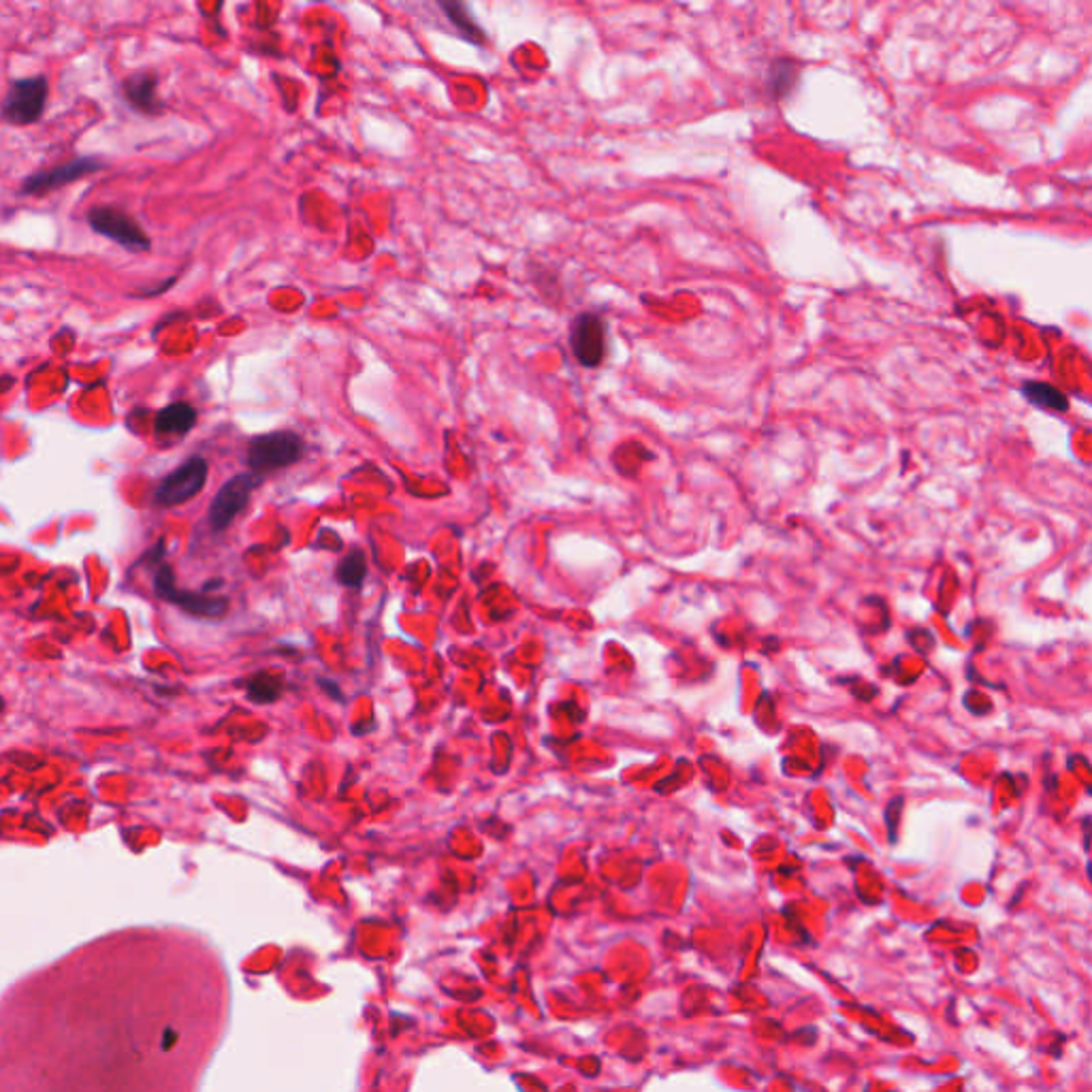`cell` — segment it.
I'll return each mask as SVG.
<instances>
[{
  "instance_id": "11",
  "label": "cell",
  "mask_w": 1092,
  "mask_h": 1092,
  "mask_svg": "<svg viewBox=\"0 0 1092 1092\" xmlns=\"http://www.w3.org/2000/svg\"><path fill=\"white\" fill-rule=\"evenodd\" d=\"M196 425V410L186 404V401H176V404L165 406L154 421V429L158 436L169 438H182Z\"/></svg>"
},
{
  "instance_id": "5",
  "label": "cell",
  "mask_w": 1092,
  "mask_h": 1092,
  "mask_svg": "<svg viewBox=\"0 0 1092 1092\" xmlns=\"http://www.w3.org/2000/svg\"><path fill=\"white\" fill-rule=\"evenodd\" d=\"M206 480H208V462L201 457H192L178 470H174L169 476L162 478V482L158 484L156 494H154V500L158 506H165V508L186 504L204 492Z\"/></svg>"
},
{
  "instance_id": "3",
  "label": "cell",
  "mask_w": 1092,
  "mask_h": 1092,
  "mask_svg": "<svg viewBox=\"0 0 1092 1092\" xmlns=\"http://www.w3.org/2000/svg\"><path fill=\"white\" fill-rule=\"evenodd\" d=\"M47 95L49 83L43 75L15 79L3 101V107H0L3 120L15 126L35 124L43 116Z\"/></svg>"
},
{
  "instance_id": "4",
  "label": "cell",
  "mask_w": 1092,
  "mask_h": 1092,
  "mask_svg": "<svg viewBox=\"0 0 1092 1092\" xmlns=\"http://www.w3.org/2000/svg\"><path fill=\"white\" fill-rule=\"evenodd\" d=\"M88 224L95 233L120 244L129 252H148L152 240L143 231L141 224L124 210L113 206H97L88 210Z\"/></svg>"
},
{
  "instance_id": "12",
  "label": "cell",
  "mask_w": 1092,
  "mask_h": 1092,
  "mask_svg": "<svg viewBox=\"0 0 1092 1092\" xmlns=\"http://www.w3.org/2000/svg\"><path fill=\"white\" fill-rule=\"evenodd\" d=\"M1022 397L1042 410H1050V412L1069 410V397L1060 389H1056L1054 385H1048L1042 380H1026L1022 385Z\"/></svg>"
},
{
  "instance_id": "10",
  "label": "cell",
  "mask_w": 1092,
  "mask_h": 1092,
  "mask_svg": "<svg viewBox=\"0 0 1092 1092\" xmlns=\"http://www.w3.org/2000/svg\"><path fill=\"white\" fill-rule=\"evenodd\" d=\"M124 99L133 109L146 116H156L162 111V101L158 97V77L154 71H135L122 83Z\"/></svg>"
},
{
  "instance_id": "6",
  "label": "cell",
  "mask_w": 1092,
  "mask_h": 1092,
  "mask_svg": "<svg viewBox=\"0 0 1092 1092\" xmlns=\"http://www.w3.org/2000/svg\"><path fill=\"white\" fill-rule=\"evenodd\" d=\"M154 591L158 593V597H162L167 602H174L176 607H180L182 611H186L188 615H194V617L216 619V617H222L228 611V599L226 597L196 593V591H180L176 587L174 572H171L169 566H160L156 570Z\"/></svg>"
},
{
  "instance_id": "18",
  "label": "cell",
  "mask_w": 1092,
  "mask_h": 1092,
  "mask_svg": "<svg viewBox=\"0 0 1092 1092\" xmlns=\"http://www.w3.org/2000/svg\"><path fill=\"white\" fill-rule=\"evenodd\" d=\"M321 685H323V687L327 689V692H329V696H333L335 700H341V694H339V689H337V685H335V683H329V681H321Z\"/></svg>"
},
{
  "instance_id": "8",
  "label": "cell",
  "mask_w": 1092,
  "mask_h": 1092,
  "mask_svg": "<svg viewBox=\"0 0 1092 1092\" xmlns=\"http://www.w3.org/2000/svg\"><path fill=\"white\" fill-rule=\"evenodd\" d=\"M570 349L585 367H597L607 353V327L597 314H581L570 327Z\"/></svg>"
},
{
  "instance_id": "13",
  "label": "cell",
  "mask_w": 1092,
  "mask_h": 1092,
  "mask_svg": "<svg viewBox=\"0 0 1092 1092\" xmlns=\"http://www.w3.org/2000/svg\"><path fill=\"white\" fill-rule=\"evenodd\" d=\"M284 694V679L274 672H258L246 683V696L256 704H271Z\"/></svg>"
},
{
  "instance_id": "7",
  "label": "cell",
  "mask_w": 1092,
  "mask_h": 1092,
  "mask_svg": "<svg viewBox=\"0 0 1092 1092\" xmlns=\"http://www.w3.org/2000/svg\"><path fill=\"white\" fill-rule=\"evenodd\" d=\"M258 482H261V476L246 472V474L233 476L231 480L222 484V488L216 494V498H214V502L210 506V525L216 532L226 530L228 525L235 521V516L250 502V496H252L254 488L258 486Z\"/></svg>"
},
{
  "instance_id": "9",
  "label": "cell",
  "mask_w": 1092,
  "mask_h": 1092,
  "mask_svg": "<svg viewBox=\"0 0 1092 1092\" xmlns=\"http://www.w3.org/2000/svg\"><path fill=\"white\" fill-rule=\"evenodd\" d=\"M101 169H103V160L95 156H79L53 169L39 171V174H33L31 178H26L20 192L22 194H45L49 190H59L67 184H73L85 176H93Z\"/></svg>"
},
{
  "instance_id": "14",
  "label": "cell",
  "mask_w": 1092,
  "mask_h": 1092,
  "mask_svg": "<svg viewBox=\"0 0 1092 1092\" xmlns=\"http://www.w3.org/2000/svg\"><path fill=\"white\" fill-rule=\"evenodd\" d=\"M800 75V69L790 59H777L770 63L768 69V90L774 99H784L790 95V90L796 85Z\"/></svg>"
},
{
  "instance_id": "17",
  "label": "cell",
  "mask_w": 1092,
  "mask_h": 1092,
  "mask_svg": "<svg viewBox=\"0 0 1092 1092\" xmlns=\"http://www.w3.org/2000/svg\"><path fill=\"white\" fill-rule=\"evenodd\" d=\"M901 807H903V798H895L893 802L887 804L885 809V820L889 817V837H893V841H897V826H899V817H901Z\"/></svg>"
},
{
  "instance_id": "16",
  "label": "cell",
  "mask_w": 1092,
  "mask_h": 1092,
  "mask_svg": "<svg viewBox=\"0 0 1092 1092\" xmlns=\"http://www.w3.org/2000/svg\"><path fill=\"white\" fill-rule=\"evenodd\" d=\"M440 7L446 11L448 20L459 28V31H462V35H466V37H468L470 41H474V43H482V41H484L480 26L472 20V15H470V11H468L466 5L454 3V0H452V3H442Z\"/></svg>"
},
{
  "instance_id": "1",
  "label": "cell",
  "mask_w": 1092,
  "mask_h": 1092,
  "mask_svg": "<svg viewBox=\"0 0 1092 1092\" xmlns=\"http://www.w3.org/2000/svg\"><path fill=\"white\" fill-rule=\"evenodd\" d=\"M81 947L17 990L3 1024L0 1092H167L184 1069V1026L154 984L152 947Z\"/></svg>"
},
{
  "instance_id": "15",
  "label": "cell",
  "mask_w": 1092,
  "mask_h": 1092,
  "mask_svg": "<svg viewBox=\"0 0 1092 1092\" xmlns=\"http://www.w3.org/2000/svg\"><path fill=\"white\" fill-rule=\"evenodd\" d=\"M367 577V561L361 551H353L341 559L337 568V581L351 589H359Z\"/></svg>"
},
{
  "instance_id": "2",
  "label": "cell",
  "mask_w": 1092,
  "mask_h": 1092,
  "mask_svg": "<svg viewBox=\"0 0 1092 1092\" xmlns=\"http://www.w3.org/2000/svg\"><path fill=\"white\" fill-rule=\"evenodd\" d=\"M305 444L293 431H274L258 436L248 446V466L252 474L263 476L297 464L303 457Z\"/></svg>"
}]
</instances>
